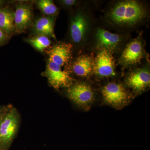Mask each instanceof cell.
Listing matches in <instances>:
<instances>
[{"mask_svg": "<svg viewBox=\"0 0 150 150\" xmlns=\"http://www.w3.org/2000/svg\"><path fill=\"white\" fill-rule=\"evenodd\" d=\"M48 82L54 88L70 86L73 79L69 73L62 70V67L48 59L46 71L43 73Z\"/></svg>", "mask_w": 150, "mask_h": 150, "instance_id": "3", "label": "cell"}, {"mask_svg": "<svg viewBox=\"0 0 150 150\" xmlns=\"http://www.w3.org/2000/svg\"><path fill=\"white\" fill-rule=\"evenodd\" d=\"M96 39L97 46L105 50L115 48L120 40L118 34L103 29H98Z\"/></svg>", "mask_w": 150, "mask_h": 150, "instance_id": "13", "label": "cell"}, {"mask_svg": "<svg viewBox=\"0 0 150 150\" xmlns=\"http://www.w3.org/2000/svg\"><path fill=\"white\" fill-rule=\"evenodd\" d=\"M54 23L55 18L54 16L41 17L36 20L33 23V32L36 35H44L55 39Z\"/></svg>", "mask_w": 150, "mask_h": 150, "instance_id": "11", "label": "cell"}, {"mask_svg": "<svg viewBox=\"0 0 150 150\" xmlns=\"http://www.w3.org/2000/svg\"><path fill=\"white\" fill-rule=\"evenodd\" d=\"M10 36L0 28V46L4 45L8 41Z\"/></svg>", "mask_w": 150, "mask_h": 150, "instance_id": "18", "label": "cell"}, {"mask_svg": "<svg viewBox=\"0 0 150 150\" xmlns=\"http://www.w3.org/2000/svg\"><path fill=\"white\" fill-rule=\"evenodd\" d=\"M62 2L65 5L70 6L73 5L76 3V1L74 0H64L62 1Z\"/></svg>", "mask_w": 150, "mask_h": 150, "instance_id": "19", "label": "cell"}, {"mask_svg": "<svg viewBox=\"0 0 150 150\" xmlns=\"http://www.w3.org/2000/svg\"><path fill=\"white\" fill-rule=\"evenodd\" d=\"M72 46L69 43L54 45L49 51V59L62 67L68 63L71 56Z\"/></svg>", "mask_w": 150, "mask_h": 150, "instance_id": "9", "label": "cell"}, {"mask_svg": "<svg viewBox=\"0 0 150 150\" xmlns=\"http://www.w3.org/2000/svg\"><path fill=\"white\" fill-rule=\"evenodd\" d=\"M113 57L108 50L102 49L96 59L93 69L96 74L102 77L114 76L115 66Z\"/></svg>", "mask_w": 150, "mask_h": 150, "instance_id": "6", "label": "cell"}, {"mask_svg": "<svg viewBox=\"0 0 150 150\" xmlns=\"http://www.w3.org/2000/svg\"><path fill=\"white\" fill-rule=\"evenodd\" d=\"M4 111V109L2 108L1 107H0V115H1Z\"/></svg>", "mask_w": 150, "mask_h": 150, "instance_id": "22", "label": "cell"}, {"mask_svg": "<svg viewBox=\"0 0 150 150\" xmlns=\"http://www.w3.org/2000/svg\"><path fill=\"white\" fill-rule=\"evenodd\" d=\"M85 16L78 13L71 21L70 34L74 42L80 43L84 38L88 27V22Z\"/></svg>", "mask_w": 150, "mask_h": 150, "instance_id": "10", "label": "cell"}, {"mask_svg": "<svg viewBox=\"0 0 150 150\" xmlns=\"http://www.w3.org/2000/svg\"><path fill=\"white\" fill-rule=\"evenodd\" d=\"M146 15V10L139 3L126 1L116 4L110 11L109 17L115 24L129 25L138 23Z\"/></svg>", "mask_w": 150, "mask_h": 150, "instance_id": "1", "label": "cell"}, {"mask_svg": "<svg viewBox=\"0 0 150 150\" xmlns=\"http://www.w3.org/2000/svg\"><path fill=\"white\" fill-rule=\"evenodd\" d=\"M18 115L14 108L5 111L0 123V150H7L16 134Z\"/></svg>", "mask_w": 150, "mask_h": 150, "instance_id": "2", "label": "cell"}, {"mask_svg": "<svg viewBox=\"0 0 150 150\" xmlns=\"http://www.w3.org/2000/svg\"><path fill=\"white\" fill-rule=\"evenodd\" d=\"M93 69L91 58L84 55L76 59L73 65L74 72L77 76L81 77L88 76L90 74Z\"/></svg>", "mask_w": 150, "mask_h": 150, "instance_id": "15", "label": "cell"}, {"mask_svg": "<svg viewBox=\"0 0 150 150\" xmlns=\"http://www.w3.org/2000/svg\"><path fill=\"white\" fill-rule=\"evenodd\" d=\"M67 93L71 100L81 106L89 104L94 98L93 92L90 86L84 83L71 86L68 90Z\"/></svg>", "mask_w": 150, "mask_h": 150, "instance_id": "5", "label": "cell"}, {"mask_svg": "<svg viewBox=\"0 0 150 150\" xmlns=\"http://www.w3.org/2000/svg\"><path fill=\"white\" fill-rule=\"evenodd\" d=\"M36 4L38 9L46 16H54L58 12V8L51 0H39Z\"/></svg>", "mask_w": 150, "mask_h": 150, "instance_id": "17", "label": "cell"}, {"mask_svg": "<svg viewBox=\"0 0 150 150\" xmlns=\"http://www.w3.org/2000/svg\"><path fill=\"white\" fill-rule=\"evenodd\" d=\"M5 2L4 1H3V0H0V8L4 6Z\"/></svg>", "mask_w": 150, "mask_h": 150, "instance_id": "20", "label": "cell"}, {"mask_svg": "<svg viewBox=\"0 0 150 150\" xmlns=\"http://www.w3.org/2000/svg\"><path fill=\"white\" fill-rule=\"evenodd\" d=\"M128 86L137 91H142L150 85V74L146 69H140L129 76L127 81Z\"/></svg>", "mask_w": 150, "mask_h": 150, "instance_id": "12", "label": "cell"}, {"mask_svg": "<svg viewBox=\"0 0 150 150\" xmlns=\"http://www.w3.org/2000/svg\"><path fill=\"white\" fill-rule=\"evenodd\" d=\"M5 112V111H4V112L0 115V123H1V121L2 119L3 116H4V113Z\"/></svg>", "mask_w": 150, "mask_h": 150, "instance_id": "21", "label": "cell"}, {"mask_svg": "<svg viewBox=\"0 0 150 150\" xmlns=\"http://www.w3.org/2000/svg\"><path fill=\"white\" fill-rule=\"evenodd\" d=\"M0 28L9 36L15 31L14 12L7 6L0 8Z\"/></svg>", "mask_w": 150, "mask_h": 150, "instance_id": "14", "label": "cell"}, {"mask_svg": "<svg viewBox=\"0 0 150 150\" xmlns=\"http://www.w3.org/2000/svg\"><path fill=\"white\" fill-rule=\"evenodd\" d=\"M102 93L105 101L115 107L125 104L129 98L126 90L119 84H108L103 88Z\"/></svg>", "mask_w": 150, "mask_h": 150, "instance_id": "4", "label": "cell"}, {"mask_svg": "<svg viewBox=\"0 0 150 150\" xmlns=\"http://www.w3.org/2000/svg\"><path fill=\"white\" fill-rule=\"evenodd\" d=\"M32 20V9L30 4L21 3L17 5L14 12L15 30L23 32L29 27Z\"/></svg>", "mask_w": 150, "mask_h": 150, "instance_id": "7", "label": "cell"}, {"mask_svg": "<svg viewBox=\"0 0 150 150\" xmlns=\"http://www.w3.org/2000/svg\"><path fill=\"white\" fill-rule=\"evenodd\" d=\"M26 41L37 51L41 52L49 47L51 43L49 38L44 35H36L27 39Z\"/></svg>", "mask_w": 150, "mask_h": 150, "instance_id": "16", "label": "cell"}, {"mask_svg": "<svg viewBox=\"0 0 150 150\" xmlns=\"http://www.w3.org/2000/svg\"><path fill=\"white\" fill-rule=\"evenodd\" d=\"M143 56L142 43L138 40H134L126 46L120 59L124 65H134L140 62Z\"/></svg>", "mask_w": 150, "mask_h": 150, "instance_id": "8", "label": "cell"}]
</instances>
